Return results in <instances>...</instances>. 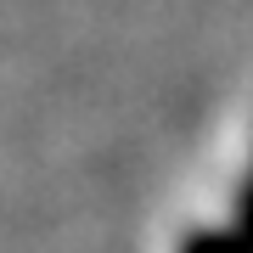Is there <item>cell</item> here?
Instances as JSON below:
<instances>
[{"instance_id": "6da1fadb", "label": "cell", "mask_w": 253, "mask_h": 253, "mask_svg": "<svg viewBox=\"0 0 253 253\" xmlns=\"http://www.w3.org/2000/svg\"><path fill=\"white\" fill-rule=\"evenodd\" d=\"M236 253H253V191H248V214H242V248Z\"/></svg>"}]
</instances>
